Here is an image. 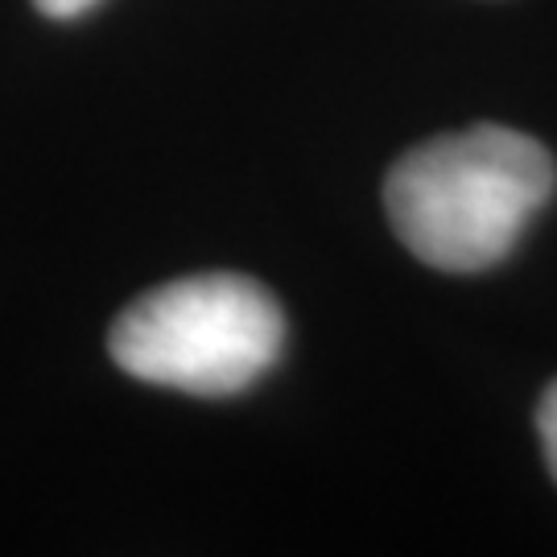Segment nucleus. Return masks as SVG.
<instances>
[{
	"label": "nucleus",
	"mask_w": 557,
	"mask_h": 557,
	"mask_svg": "<svg viewBox=\"0 0 557 557\" xmlns=\"http://www.w3.org/2000/svg\"><path fill=\"white\" fill-rule=\"evenodd\" d=\"M46 17H59V21H66V17H79V13H87L91 4H100V0H34Z\"/></svg>",
	"instance_id": "nucleus-4"
},
{
	"label": "nucleus",
	"mask_w": 557,
	"mask_h": 557,
	"mask_svg": "<svg viewBox=\"0 0 557 557\" xmlns=\"http://www.w3.org/2000/svg\"><path fill=\"white\" fill-rule=\"evenodd\" d=\"M545 145L504 124L421 140L388 170L384 207L400 244L442 273H483L520 244L554 199Z\"/></svg>",
	"instance_id": "nucleus-1"
},
{
	"label": "nucleus",
	"mask_w": 557,
	"mask_h": 557,
	"mask_svg": "<svg viewBox=\"0 0 557 557\" xmlns=\"http://www.w3.org/2000/svg\"><path fill=\"white\" fill-rule=\"evenodd\" d=\"M537 434H541V450H545V462H549V475L557 483V380L545 388V397L537 405Z\"/></svg>",
	"instance_id": "nucleus-3"
},
{
	"label": "nucleus",
	"mask_w": 557,
	"mask_h": 557,
	"mask_svg": "<svg viewBox=\"0 0 557 557\" xmlns=\"http://www.w3.org/2000/svg\"><path fill=\"white\" fill-rule=\"evenodd\" d=\"M285 347L277 298L244 273H199L149 289L116 319L108 351L128 376L195 397L257 384Z\"/></svg>",
	"instance_id": "nucleus-2"
}]
</instances>
